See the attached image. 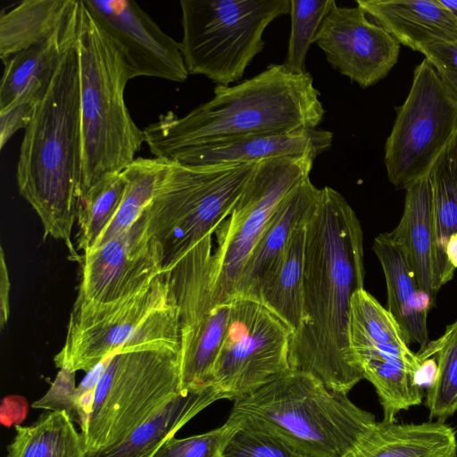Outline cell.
I'll use <instances>...</instances> for the list:
<instances>
[{"label": "cell", "instance_id": "37", "mask_svg": "<svg viewBox=\"0 0 457 457\" xmlns=\"http://www.w3.org/2000/svg\"><path fill=\"white\" fill-rule=\"evenodd\" d=\"M75 373L67 369H61L46 394L32 403L36 409L52 411H64L73 423L79 422L75 403Z\"/></svg>", "mask_w": 457, "mask_h": 457}, {"label": "cell", "instance_id": "14", "mask_svg": "<svg viewBox=\"0 0 457 457\" xmlns=\"http://www.w3.org/2000/svg\"><path fill=\"white\" fill-rule=\"evenodd\" d=\"M328 63L342 75L369 87L384 79L395 65L400 44L384 28L372 22L360 7L335 2L314 37Z\"/></svg>", "mask_w": 457, "mask_h": 457}, {"label": "cell", "instance_id": "28", "mask_svg": "<svg viewBox=\"0 0 457 457\" xmlns=\"http://www.w3.org/2000/svg\"><path fill=\"white\" fill-rule=\"evenodd\" d=\"M436 227V283L451 281L454 270L445 254L449 237L457 233V133L429 170Z\"/></svg>", "mask_w": 457, "mask_h": 457}, {"label": "cell", "instance_id": "44", "mask_svg": "<svg viewBox=\"0 0 457 457\" xmlns=\"http://www.w3.org/2000/svg\"><path fill=\"white\" fill-rule=\"evenodd\" d=\"M438 2L457 19V0H438Z\"/></svg>", "mask_w": 457, "mask_h": 457}, {"label": "cell", "instance_id": "21", "mask_svg": "<svg viewBox=\"0 0 457 457\" xmlns=\"http://www.w3.org/2000/svg\"><path fill=\"white\" fill-rule=\"evenodd\" d=\"M402 218L391 231L401 245L418 287L435 304L436 227L432 188L428 175L412 182L406 188Z\"/></svg>", "mask_w": 457, "mask_h": 457}, {"label": "cell", "instance_id": "20", "mask_svg": "<svg viewBox=\"0 0 457 457\" xmlns=\"http://www.w3.org/2000/svg\"><path fill=\"white\" fill-rule=\"evenodd\" d=\"M356 4L414 51L433 43L457 42V19L438 0H357Z\"/></svg>", "mask_w": 457, "mask_h": 457}, {"label": "cell", "instance_id": "39", "mask_svg": "<svg viewBox=\"0 0 457 457\" xmlns=\"http://www.w3.org/2000/svg\"><path fill=\"white\" fill-rule=\"evenodd\" d=\"M109 358L104 359L87 372L76 388L75 403L79 415V425L83 432L89 420L94 403L95 395L99 380L108 364Z\"/></svg>", "mask_w": 457, "mask_h": 457}, {"label": "cell", "instance_id": "42", "mask_svg": "<svg viewBox=\"0 0 457 457\" xmlns=\"http://www.w3.org/2000/svg\"><path fill=\"white\" fill-rule=\"evenodd\" d=\"M0 325L3 328L8 320L9 317V291L10 280L8 270L6 267L4 253L1 249V268H0Z\"/></svg>", "mask_w": 457, "mask_h": 457}, {"label": "cell", "instance_id": "33", "mask_svg": "<svg viewBox=\"0 0 457 457\" xmlns=\"http://www.w3.org/2000/svg\"><path fill=\"white\" fill-rule=\"evenodd\" d=\"M350 339L409 347L393 315L364 288L357 290L351 301Z\"/></svg>", "mask_w": 457, "mask_h": 457}, {"label": "cell", "instance_id": "15", "mask_svg": "<svg viewBox=\"0 0 457 457\" xmlns=\"http://www.w3.org/2000/svg\"><path fill=\"white\" fill-rule=\"evenodd\" d=\"M123 54L133 79L154 77L184 82L189 73L180 43L164 33L132 0H83Z\"/></svg>", "mask_w": 457, "mask_h": 457}, {"label": "cell", "instance_id": "31", "mask_svg": "<svg viewBox=\"0 0 457 457\" xmlns=\"http://www.w3.org/2000/svg\"><path fill=\"white\" fill-rule=\"evenodd\" d=\"M167 163V160L156 157H138L123 170L127 187L121 204L93 249L121 236L135 225L150 204Z\"/></svg>", "mask_w": 457, "mask_h": 457}, {"label": "cell", "instance_id": "26", "mask_svg": "<svg viewBox=\"0 0 457 457\" xmlns=\"http://www.w3.org/2000/svg\"><path fill=\"white\" fill-rule=\"evenodd\" d=\"M307 220L293 229L280 261L261 287L258 297V302L278 317L289 328L292 336L299 331L303 318Z\"/></svg>", "mask_w": 457, "mask_h": 457}, {"label": "cell", "instance_id": "1", "mask_svg": "<svg viewBox=\"0 0 457 457\" xmlns=\"http://www.w3.org/2000/svg\"><path fill=\"white\" fill-rule=\"evenodd\" d=\"M364 276L360 220L339 192L325 187L306 221L303 318L291 337L289 364L337 393L348 394L363 379L350 346L349 316Z\"/></svg>", "mask_w": 457, "mask_h": 457}, {"label": "cell", "instance_id": "40", "mask_svg": "<svg viewBox=\"0 0 457 457\" xmlns=\"http://www.w3.org/2000/svg\"><path fill=\"white\" fill-rule=\"evenodd\" d=\"M36 104L33 103H21L4 112H0L1 149L4 148L16 131L28 128L32 120Z\"/></svg>", "mask_w": 457, "mask_h": 457}, {"label": "cell", "instance_id": "13", "mask_svg": "<svg viewBox=\"0 0 457 457\" xmlns=\"http://www.w3.org/2000/svg\"><path fill=\"white\" fill-rule=\"evenodd\" d=\"M77 300L111 303L129 297L162 275L160 245L149 235L144 212L120 237L82 253Z\"/></svg>", "mask_w": 457, "mask_h": 457}, {"label": "cell", "instance_id": "36", "mask_svg": "<svg viewBox=\"0 0 457 457\" xmlns=\"http://www.w3.org/2000/svg\"><path fill=\"white\" fill-rule=\"evenodd\" d=\"M238 428V424L228 419L220 427L204 434L177 439L170 437L153 457H219Z\"/></svg>", "mask_w": 457, "mask_h": 457}, {"label": "cell", "instance_id": "35", "mask_svg": "<svg viewBox=\"0 0 457 457\" xmlns=\"http://www.w3.org/2000/svg\"><path fill=\"white\" fill-rule=\"evenodd\" d=\"M228 419L238 428L225 445L222 457H305L271 429L250 420Z\"/></svg>", "mask_w": 457, "mask_h": 457}, {"label": "cell", "instance_id": "6", "mask_svg": "<svg viewBox=\"0 0 457 457\" xmlns=\"http://www.w3.org/2000/svg\"><path fill=\"white\" fill-rule=\"evenodd\" d=\"M180 350V326L174 295L163 275L147 287L111 303L75 300L57 368L92 370L119 352Z\"/></svg>", "mask_w": 457, "mask_h": 457}, {"label": "cell", "instance_id": "43", "mask_svg": "<svg viewBox=\"0 0 457 457\" xmlns=\"http://www.w3.org/2000/svg\"><path fill=\"white\" fill-rule=\"evenodd\" d=\"M445 254L453 270L457 269V233L453 234L446 244Z\"/></svg>", "mask_w": 457, "mask_h": 457}, {"label": "cell", "instance_id": "5", "mask_svg": "<svg viewBox=\"0 0 457 457\" xmlns=\"http://www.w3.org/2000/svg\"><path fill=\"white\" fill-rule=\"evenodd\" d=\"M228 417L271 429L305 457H341L378 422L347 394L331 391L313 375L294 370L234 400Z\"/></svg>", "mask_w": 457, "mask_h": 457}, {"label": "cell", "instance_id": "41", "mask_svg": "<svg viewBox=\"0 0 457 457\" xmlns=\"http://www.w3.org/2000/svg\"><path fill=\"white\" fill-rule=\"evenodd\" d=\"M29 411V403L21 395H8L0 406V421L5 427L19 426L24 421Z\"/></svg>", "mask_w": 457, "mask_h": 457}, {"label": "cell", "instance_id": "34", "mask_svg": "<svg viewBox=\"0 0 457 457\" xmlns=\"http://www.w3.org/2000/svg\"><path fill=\"white\" fill-rule=\"evenodd\" d=\"M335 0H290L291 32L283 62L290 71L305 73L307 52Z\"/></svg>", "mask_w": 457, "mask_h": 457}, {"label": "cell", "instance_id": "17", "mask_svg": "<svg viewBox=\"0 0 457 457\" xmlns=\"http://www.w3.org/2000/svg\"><path fill=\"white\" fill-rule=\"evenodd\" d=\"M78 12L79 0L69 19L49 39L3 62L0 112L21 103L37 104L43 99L64 53L76 38Z\"/></svg>", "mask_w": 457, "mask_h": 457}, {"label": "cell", "instance_id": "30", "mask_svg": "<svg viewBox=\"0 0 457 457\" xmlns=\"http://www.w3.org/2000/svg\"><path fill=\"white\" fill-rule=\"evenodd\" d=\"M417 355L421 361L436 360V374L428 387L425 405L430 420L445 422L457 411V320Z\"/></svg>", "mask_w": 457, "mask_h": 457}, {"label": "cell", "instance_id": "22", "mask_svg": "<svg viewBox=\"0 0 457 457\" xmlns=\"http://www.w3.org/2000/svg\"><path fill=\"white\" fill-rule=\"evenodd\" d=\"M341 457H457L455 429L445 422L378 421Z\"/></svg>", "mask_w": 457, "mask_h": 457}, {"label": "cell", "instance_id": "16", "mask_svg": "<svg viewBox=\"0 0 457 457\" xmlns=\"http://www.w3.org/2000/svg\"><path fill=\"white\" fill-rule=\"evenodd\" d=\"M332 142L333 133L314 128L188 147L167 161L201 166L256 163L266 159L303 155L316 158L328 150Z\"/></svg>", "mask_w": 457, "mask_h": 457}, {"label": "cell", "instance_id": "7", "mask_svg": "<svg viewBox=\"0 0 457 457\" xmlns=\"http://www.w3.org/2000/svg\"><path fill=\"white\" fill-rule=\"evenodd\" d=\"M256 163L187 165L168 161L144 211L162 251V273L212 236L230 215Z\"/></svg>", "mask_w": 457, "mask_h": 457}, {"label": "cell", "instance_id": "32", "mask_svg": "<svg viewBox=\"0 0 457 457\" xmlns=\"http://www.w3.org/2000/svg\"><path fill=\"white\" fill-rule=\"evenodd\" d=\"M124 171L110 175L93 186L80 199L77 212L78 249L91 251L114 218L125 194Z\"/></svg>", "mask_w": 457, "mask_h": 457}, {"label": "cell", "instance_id": "9", "mask_svg": "<svg viewBox=\"0 0 457 457\" xmlns=\"http://www.w3.org/2000/svg\"><path fill=\"white\" fill-rule=\"evenodd\" d=\"M179 392V351L132 350L110 356L81 432L86 453L117 445Z\"/></svg>", "mask_w": 457, "mask_h": 457}, {"label": "cell", "instance_id": "27", "mask_svg": "<svg viewBox=\"0 0 457 457\" xmlns=\"http://www.w3.org/2000/svg\"><path fill=\"white\" fill-rule=\"evenodd\" d=\"M78 0H25L0 16V57L49 39L69 19Z\"/></svg>", "mask_w": 457, "mask_h": 457}, {"label": "cell", "instance_id": "11", "mask_svg": "<svg viewBox=\"0 0 457 457\" xmlns=\"http://www.w3.org/2000/svg\"><path fill=\"white\" fill-rule=\"evenodd\" d=\"M456 133L457 102L424 59L414 70L410 92L396 108L386 141L384 163L390 183L405 189L428 175Z\"/></svg>", "mask_w": 457, "mask_h": 457}, {"label": "cell", "instance_id": "8", "mask_svg": "<svg viewBox=\"0 0 457 457\" xmlns=\"http://www.w3.org/2000/svg\"><path fill=\"white\" fill-rule=\"evenodd\" d=\"M180 8L188 73L228 87L263 49L267 27L289 14L290 0H181Z\"/></svg>", "mask_w": 457, "mask_h": 457}, {"label": "cell", "instance_id": "19", "mask_svg": "<svg viewBox=\"0 0 457 457\" xmlns=\"http://www.w3.org/2000/svg\"><path fill=\"white\" fill-rule=\"evenodd\" d=\"M372 248L386 278V309L397 321L407 343L418 344L420 352L430 341L427 320L432 302L420 290L403 250L391 232L376 237Z\"/></svg>", "mask_w": 457, "mask_h": 457}, {"label": "cell", "instance_id": "38", "mask_svg": "<svg viewBox=\"0 0 457 457\" xmlns=\"http://www.w3.org/2000/svg\"><path fill=\"white\" fill-rule=\"evenodd\" d=\"M457 102V42H439L419 49Z\"/></svg>", "mask_w": 457, "mask_h": 457}, {"label": "cell", "instance_id": "4", "mask_svg": "<svg viewBox=\"0 0 457 457\" xmlns=\"http://www.w3.org/2000/svg\"><path fill=\"white\" fill-rule=\"evenodd\" d=\"M76 48L82 133L81 199L100 180L129 167L145 140L124 99L132 72L119 46L83 0H79Z\"/></svg>", "mask_w": 457, "mask_h": 457}, {"label": "cell", "instance_id": "2", "mask_svg": "<svg viewBox=\"0 0 457 457\" xmlns=\"http://www.w3.org/2000/svg\"><path fill=\"white\" fill-rule=\"evenodd\" d=\"M213 97L183 117L169 111L145 127V140L156 158L169 160L188 147L237 138L317 128L325 115L309 72L270 64L234 86H216Z\"/></svg>", "mask_w": 457, "mask_h": 457}, {"label": "cell", "instance_id": "12", "mask_svg": "<svg viewBox=\"0 0 457 457\" xmlns=\"http://www.w3.org/2000/svg\"><path fill=\"white\" fill-rule=\"evenodd\" d=\"M291 337L289 328L258 301L233 299L212 383L229 400L256 391L291 370Z\"/></svg>", "mask_w": 457, "mask_h": 457}, {"label": "cell", "instance_id": "24", "mask_svg": "<svg viewBox=\"0 0 457 457\" xmlns=\"http://www.w3.org/2000/svg\"><path fill=\"white\" fill-rule=\"evenodd\" d=\"M363 378L374 386L383 410V420L396 421L397 414L421 403L425 394L417 370L389 348L361 345L352 348Z\"/></svg>", "mask_w": 457, "mask_h": 457}, {"label": "cell", "instance_id": "45", "mask_svg": "<svg viewBox=\"0 0 457 457\" xmlns=\"http://www.w3.org/2000/svg\"><path fill=\"white\" fill-rule=\"evenodd\" d=\"M219 457H222V455L219 456Z\"/></svg>", "mask_w": 457, "mask_h": 457}, {"label": "cell", "instance_id": "10", "mask_svg": "<svg viewBox=\"0 0 457 457\" xmlns=\"http://www.w3.org/2000/svg\"><path fill=\"white\" fill-rule=\"evenodd\" d=\"M310 155L271 158L256 162L230 215L215 235L209 285L210 308L231 302L243 269L280 202L310 177Z\"/></svg>", "mask_w": 457, "mask_h": 457}, {"label": "cell", "instance_id": "18", "mask_svg": "<svg viewBox=\"0 0 457 457\" xmlns=\"http://www.w3.org/2000/svg\"><path fill=\"white\" fill-rule=\"evenodd\" d=\"M320 193L307 177L280 202L243 269L235 298L258 301L260 288L280 261L293 229L307 220Z\"/></svg>", "mask_w": 457, "mask_h": 457}, {"label": "cell", "instance_id": "25", "mask_svg": "<svg viewBox=\"0 0 457 457\" xmlns=\"http://www.w3.org/2000/svg\"><path fill=\"white\" fill-rule=\"evenodd\" d=\"M231 302L214 306L194 321L180 326V389L212 384L215 361L223 344Z\"/></svg>", "mask_w": 457, "mask_h": 457}, {"label": "cell", "instance_id": "3", "mask_svg": "<svg viewBox=\"0 0 457 457\" xmlns=\"http://www.w3.org/2000/svg\"><path fill=\"white\" fill-rule=\"evenodd\" d=\"M77 36V35H76ZM82 133L76 38L63 54L43 99L34 110L21 142L16 178L19 191L38 215L46 237L71 240L80 200Z\"/></svg>", "mask_w": 457, "mask_h": 457}, {"label": "cell", "instance_id": "23", "mask_svg": "<svg viewBox=\"0 0 457 457\" xmlns=\"http://www.w3.org/2000/svg\"><path fill=\"white\" fill-rule=\"evenodd\" d=\"M220 399L227 396L214 384L181 391L120 444L85 457H153L193 417Z\"/></svg>", "mask_w": 457, "mask_h": 457}, {"label": "cell", "instance_id": "29", "mask_svg": "<svg viewBox=\"0 0 457 457\" xmlns=\"http://www.w3.org/2000/svg\"><path fill=\"white\" fill-rule=\"evenodd\" d=\"M15 428L6 457H85L82 435L64 411H52L30 426Z\"/></svg>", "mask_w": 457, "mask_h": 457}]
</instances>
